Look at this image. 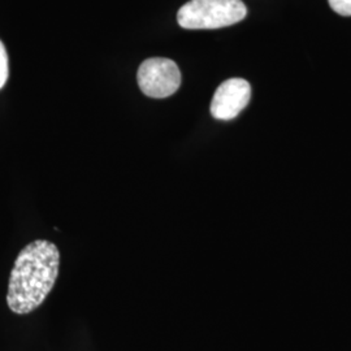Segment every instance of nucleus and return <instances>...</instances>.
<instances>
[{"instance_id": "obj_1", "label": "nucleus", "mask_w": 351, "mask_h": 351, "mask_svg": "<svg viewBox=\"0 0 351 351\" xmlns=\"http://www.w3.org/2000/svg\"><path fill=\"white\" fill-rule=\"evenodd\" d=\"M60 268V252L50 241L37 239L20 251L13 265L7 303L14 314L34 311L47 298Z\"/></svg>"}, {"instance_id": "obj_2", "label": "nucleus", "mask_w": 351, "mask_h": 351, "mask_svg": "<svg viewBox=\"0 0 351 351\" xmlns=\"http://www.w3.org/2000/svg\"><path fill=\"white\" fill-rule=\"evenodd\" d=\"M246 5L241 0H190L177 13L184 29H219L234 25L246 17Z\"/></svg>"}, {"instance_id": "obj_3", "label": "nucleus", "mask_w": 351, "mask_h": 351, "mask_svg": "<svg viewBox=\"0 0 351 351\" xmlns=\"http://www.w3.org/2000/svg\"><path fill=\"white\" fill-rule=\"evenodd\" d=\"M137 78L142 93L156 99L173 95L181 85V72L177 64L164 58L145 60L139 66Z\"/></svg>"}, {"instance_id": "obj_4", "label": "nucleus", "mask_w": 351, "mask_h": 351, "mask_svg": "<svg viewBox=\"0 0 351 351\" xmlns=\"http://www.w3.org/2000/svg\"><path fill=\"white\" fill-rule=\"evenodd\" d=\"M250 99V84L242 78H230L216 90L211 103V113L217 120H232L246 108Z\"/></svg>"}, {"instance_id": "obj_5", "label": "nucleus", "mask_w": 351, "mask_h": 351, "mask_svg": "<svg viewBox=\"0 0 351 351\" xmlns=\"http://www.w3.org/2000/svg\"><path fill=\"white\" fill-rule=\"evenodd\" d=\"M10 75V64H8V55L7 50L0 40V88H3L8 80Z\"/></svg>"}, {"instance_id": "obj_6", "label": "nucleus", "mask_w": 351, "mask_h": 351, "mask_svg": "<svg viewBox=\"0 0 351 351\" xmlns=\"http://www.w3.org/2000/svg\"><path fill=\"white\" fill-rule=\"evenodd\" d=\"M329 5L341 16H351V0H329Z\"/></svg>"}]
</instances>
